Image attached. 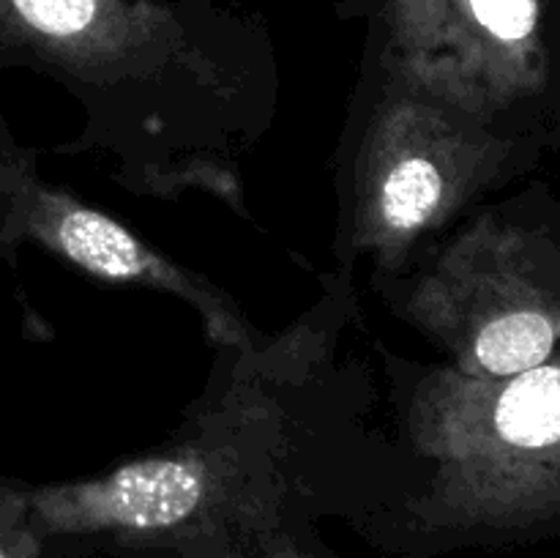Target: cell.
<instances>
[{"mask_svg":"<svg viewBox=\"0 0 560 558\" xmlns=\"http://www.w3.org/2000/svg\"><path fill=\"white\" fill-rule=\"evenodd\" d=\"M413 435L435 479L410 507V531L443 545L560 534V348L514 375L432 377Z\"/></svg>","mask_w":560,"mask_h":558,"instance_id":"cell-1","label":"cell"},{"mask_svg":"<svg viewBox=\"0 0 560 558\" xmlns=\"http://www.w3.org/2000/svg\"><path fill=\"white\" fill-rule=\"evenodd\" d=\"M410 312L470 377L530 370L560 348V206L525 195L468 224L427 271Z\"/></svg>","mask_w":560,"mask_h":558,"instance_id":"cell-2","label":"cell"},{"mask_svg":"<svg viewBox=\"0 0 560 558\" xmlns=\"http://www.w3.org/2000/svg\"><path fill=\"white\" fill-rule=\"evenodd\" d=\"M413 91L375 120L359 173V235L383 257L459 211L520 148L498 118Z\"/></svg>","mask_w":560,"mask_h":558,"instance_id":"cell-3","label":"cell"},{"mask_svg":"<svg viewBox=\"0 0 560 558\" xmlns=\"http://www.w3.org/2000/svg\"><path fill=\"white\" fill-rule=\"evenodd\" d=\"M55 239L60 249L80 266L109 279H167V266L142 249L124 228L88 208H66L55 222Z\"/></svg>","mask_w":560,"mask_h":558,"instance_id":"cell-4","label":"cell"},{"mask_svg":"<svg viewBox=\"0 0 560 558\" xmlns=\"http://www.w3.org/2000/svg\"><path fill=\"white\" fill-rule=\"evenodd\" d=\"M22 20L47 38L80 42L107 22V0H11Z\"/></svg>","mask_w":560,"mask_h":558,"instance_id":"cell-5","label":"cell"},{"mask_svg":"<svg viewBox=\"0 0 560 558\" xmlns=\"http://www.w3.org/2000/svg\"><path fill=\"white\" fill-rule=\"evenodd\" d=\"M44 536L36 520L0 514V558H42Z\"/></svg>","mask_w":560,"mask_h":558,"instance_id":"cell-6","label":"cell"},{"mask_svg":"<svg viewBox=\"0 0 560 558\" xmlns=\"http://www.w3.org/2000/svg\"><path fill=\"white\" fill-rule=\"evenodd\" d=\"M550 104H556V129H558V142H560V47H558L556 80H552V91H550Z\"/></svg>","mask_w":560,"mask_h":558,"instance_id":"cell-7","label":"cell"},{"mask_svg":"<svg viewBox=\"0 0 560 558\" xmlns=\"http://www.w3.org/2000/svg\"><path fill=\"white\" fill-rule=\"evenodd\" d=\"M310 558H326V556H323V553H317V550H312Z\"/></svg>","mask_w":560,"mask_h":558,"instance_id":"cell-8","label":"cell"}]
</instances>
